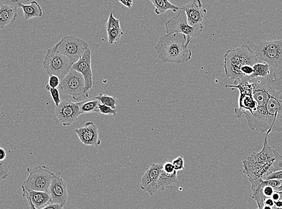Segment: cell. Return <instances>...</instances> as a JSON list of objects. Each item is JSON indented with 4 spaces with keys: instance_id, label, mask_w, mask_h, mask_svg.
Here are the masks:
<instances>
[{
    "instance_id": "6da1fadb",
    "label": "cell",
    "mask_w": 282,
    "mask_h": 209,
    "mask_svg": "<svg viewBox=\"0 0 282 209\" xmlns=\"http://www.w3.org/2000/svg\"><path fill=\"white\" fill-rule=\"evenodd\" d=\"M253 97L257 102L254 114L245 115L248 127L261 134H282V71L273 78L252 79Z\"/></svg>"
},
{
    "instance_id": "7a4b0ae2",
    "label": "cell",
    "mask_w": 282,
    "mask_h": 209,
    "mask_svg": "<svg viewBox=\"0 0 282 209\" xmlns=\"http://www.w3.org/2000/svg\"><path fill=\"white\" fill-rule=\"evenodd\" d=\"M155 49L164 63L182 64L190 61L192 55L191 49L188 48L187 36L182 33L161 36Z\"/></svg>"
},
{
    "instance_id": "3957f363",
    "label": "cell",
    "mask_w": 282,
    "mask_h": 209,
    "mask_svg": "<svg viewBox=\"0 0 282 209\" xmlns=\"http://www.w3.org/2000/svg\"><path fill=\"white\" fill-rule=\"evenodd\" d=\"M259 63L256 55L249 45L244 44L231 49L224 56V69L225 75L234 81V85L244 79L241 69L245 66H253Z\"/></svg>"
},
{
    "instance_id": "277c9868",
    "label": "cell",
    "mask_w": 282,
    "mask_h": 209,
    "mask_svg": "<svg viewBox=\"0 0 282 209\" xmlns=\"http://www.w3.org/2000/svg\"><path fill=\"white\" fill-rule=\"evenodd\" d=\"M265 136L264 147L259 152H254L243 161V172L250 181L263 179L269 172L275 161L274 149L268 143V136Z\"/></svg>"
},
{
    "instance_id": "5b68a950",
    "label": "cell",
    "mask_w": 282,
    "mask_h": 209,
    "mask_svg": "<svg viewBox=\"0 0 282 209\" xmlns=\"http://www.w3.org/2000/svg\"><path fill=\"white\" fill-rule=\"evenodd\" d=\"M254 53L260 63H265L270 68L282 71V37L256 43Z\"/></svg>"
},
{
    "instance_id": "8992f818",
    "label": "cell",
    "mask_w": 282,
    "mask_h": 209,
    "mask_svg": "<svg viewBox=\"0 0 282 209\" xmlns=\"http://www.w3.org/2000/svg\"><path fill=\"white\" fill-rule=\"evenodd\" d=\"M28 177L23 181L22 188L26 191L45 192L49 193L53 172L45 165L27 168Z\"/></svg>"
},
{
    "instance_id": "52a82bcc",
    "label": "cell",
    "mask_w": 282,
    "mask_h": 209,
    "mask_svg": "<svg viewBox=\"0 0 282 209\" xmlns=\"http://www.w3.org/2000/svg\"><path fill=\"white\" fill-rule=\"evenodd\" d=\"M42 64L49 77L56 75L61 81L71 70L73 65L66 56L57 51L55 45L46 51Z\"/></svg>"
},
{
    "instance_id": "ba28073f",
    "label": "cell",
    "mask_w": 282,
    "mask_h": 209,
    "mask_svg": "<svg viewBox=\"0 0 282 209\" xmlns=\"http://www.w3.org/2000/svg\"><path fill=\"white\" fill-rule=\"evenodd\" d=\"M252 191V198L257 202V209H282V192L270 187L267 180L262 181Z\"/></svg>"
},
{
    "instance_id": "9c48e42d",
    "label": "cell",
    "mask_w": 282,
    "mask_h": 209,
    "mask_svg": "<svg viewBox=\"0 0 282 209\" xmlns=\"http://www.w3.org/2000/svg\"><path fill=\"white\" fill-rule=\"evenodd\" d=\"M166 35L172 33H182L187 36L189 45L192 38H196L204 31V26L191 27L189 25L186 13L180 8L177 15L169 19L165 24Z\"/></svg>"
},
{
    "instance_id": "30bf717a",
    "label": "cell",
    "mask_w": 282,
    "mask_h": 209,
    "mask_svg": "<svg viewBox=\"0 0 282 209\" xmlns=\"http://www.w3.org/2000/svg\"><path fill=\"white\" fill-rule=\"evenodd\" d=\"M60 89L66 94L71 95L75 101L80 102L89 97L83 76L71 69L66 77L62 80Z\"/></svg>"
},
{
    "instance_id": "8fae6325",
    "label": "cell",
    "mask_w": 282,
    "mask_h": 209,
    "mask_svg": "<svg viewBox=\"0 0 282 209\" xmlns=\"http://www.w3.org/2000/svg\"><path fill=\"white\" fill-rule=\"evenodd\" d=\"M55 46L57 51L66 56L72 65L77 62L89 48L84 40L72 35L65 36Z\"/></svg>"
},
{
    "instance_id": "7c38bea8",
    "label": "cell",
    "mask_w": 282,
    "mask_h": 209,
    "mask_svg": "<svg viewBox=\"0 0 282 209\" xmlns=\"http://www.w3.org/2000/svg\"><path fill=\"white\" fill-rule=\"evenodd\" d=\"M55 111L56 117L65 127L74 124L81 115L77 102H72L69 99L63 100L55 107Z\"/></svg>"
},
{
    "instance_id": "4fadbf2b",
    "label": "cell",
    "mask_w": 282,
    "mask_h": 209,
    "mask_svg": "<svg viewBox=\"0 0 282 209\" xmlns=\"http://www.w3.org/2000/svg\"><path fill=\"white\" fill-rule=\"evenodd\" d=\"M51 196L50 204L66 205L69 198L67 184L61 176V172H54L49 190Z\"/></svg>"
},
{
    "instance_id": "5bb4252c",
    "label": "cell",
    "mask_w": 282,
    "mask_h": 209,
    "mask_svg": "<svg viewBox=\"0 0 282 209\" xmlns=\"http://www.w3.org/2000/svg\"><path fill=\"white\" fill-rule=\"evenodd\" d=\"M162 170V165L152 164L142 177L140 188L143 191L154 195L158 191V183Z\"/></svg>"
},
{
    "instance_id": "9a60e30c",
    "label": "cell",
    "mask_w": 282,
    "mask_h": 209,
    "mask_svg": "<svg viewBox=\"0 0 282 209\" xmlns=\"http://www.w3.org/2000/svg\"><path fill=\"white\" fill-rule=\"evenodd\" d=\"M187 16L189 25L198 27L202 25L207 14V9H204L203 4L200 0L188 2L181 8Z\"/></svg>"
},
{
    "instance_id": "2e32d148",
    "label": "cell",
    "mask_w": 282,
    "mask_h": 209,
    "mask_svg": "<svg viewBox=\"0 0 282 209\" xmlns=\"http://www.w3.org/2000/svg\"><path fill=\"white\" fill-rule=\"evenodd\" d=\"M22 1L0 0V29L12 24L18 18V9Z\"/></svg>"
},
{
    "instance_id": "e0dca14e",
    "label": "cell",
    "mask_w": 282,
    "mask_h": 209,
    "mask_svg": "<svg viewBox=\"0 0 282 209\" xmlns=\"http://www.w3.org/2000/svg\"><path fill=\"white\" fill-rule=\"evenodd\" d=\"M72 69L83 76L86 88L89 91L94 86L92 68V53L90 48L86 50L77 62L72 65Z\"/></svg>"
},
{
    "instance_id": "ac0fdd59",
    "label": "cell",
    "mask_w": 282,
    "mask_h": 209,
    "mask_svg": "<svg viewBox=\"0 0 282 209\" xmlns=\"http://www.w3.org/2000/svg\"><path fill=\"white\" fill-rule=\"evenodd\" d=\"M75 132L84 145L96 147L101 145L98 128L94 122H86L83 127L75 129Z\"/></svg>"
},
{
    "instance_id": "d6986e66",
    "label": "cell",
    "mask_w": 282,
    "mask_h": 209,
    "mask_svg": "<svg viewBox=\"0 0 282 209\" xmlns=\"http://www.w3.org/2000/svg\"><path fill=\"white\" fill-rule=\"evenodd\" d=\"M22 196L29 198L36 208H42L51 203V196L48 192L26 191L22 188Z\"/></svg>"
},
{
    "instance_id": "ffe728a7",
    "label": "cell",
    "mask_w": 282,
    "mask_h": 209,
    "mask_svg": "<svg viewBox=\"0 0 282 209\" xmlns=\"http://www.w3.org/2000/svg\"><path fill=\"white\" fill-rule=\"evenodd\" d=\"M20 8L22 9L26 20L33 18L41 17L43 10L37 2L33 1L29 3V1H22L20 3Z\"/></svg>"
},
{
    "instance_id": "44dd1931",
    "label": "cell",
    "mask_w": 282,
    "mask_h": 209,
    "mask_svg": "<svg viewBox=\"0 0 282 209\" xmlns=\"http://www.w3.org/2000/svg\"><path fill=\"white\" fill-rule=\"evenodd\" d=\"M178 181L177 171L168 174L162 170L158 183V191H164L165 189L173 188Z\"/></svg>"
},
{
    "instance_id": "7402d4cb",
    "label": "cell",
    "mask_w": 282,
    "mask_h": 209,
    "mask_svg": "<svg viewBox=\"0 0 282 209\" xmlns=\"http://www.w3.org/2000/svg\"><path fill=\"white\" fill-rule=\"evenodd\" d=\"M151 2L155 7V13L158 15L164 14L168 11L177 12L180 9L167 0H151Z\"/></svg>"
},
{
    "instance_id": "603a6c76",
    "label": "cell",
    "mask_w": 282,
    "mask_h": 209,
    "mask_svg": "<svg viewBox=\"0 0 282 209\" xmlns=\"http://www.w3.org/2000/svg\"><path fill=\"white\" fill-rule=\"evenodd\" d=\"M77 102L79 109H80L81 114L99 113V106L101 103L97 99H86V100Z\"/></svg>"
},
{
    "instance_id": "cb8c5ba5",
    "label": "cell",
    "mask_w": 282,
    "mask_h": 209,
    "mask_svg": "<svg viewBox=\"0 0 282 209\" xmlns=\"http://www.w3.org/2000/svg\"><path fill=\"white\" fill-rule=\"evenodd\" d=\"M253 74L251 76L250 80L258 78H267L270 75L271 71L269 65L265 63H258L253 66Z\"/></svg>"
},
{
    "instance_id": "d4e9b609",
    "label": "cell",
    "mask_w": 282,
    "mask_h": 209,
    "mask_svg": "<svg viewBox=\"0 0 282 209\" xmlns=\"http://www.w3.org/2000/svg\"><path fill=\"white\" fill-rule=\"evenodd\" d=\"M108 41L109 44L114 45L120 41L124 32L121 28L114 29L107 31Z\"/></svg>"
},
{
    "instance_id": "484cf974",
    "label": "cell",
    "mask_w": 282,
    "mask_h": 209,
    "mask_svg": "<svg viewBox=\"0 0 282 209\" xmlns=\"http://www.w3.org/2000/svg\"><path fill=\"white\" fill-rule=\"evenodd\" d=\"M95 98L98 99L102 104L109 106L114 109L116 108V99L112 96L100 93Z\"/></svg>"
},
{
    "instance_id": "4316f807",
    "label": "cell",
    "mask_w": 282,
    "mask_h": 209,
    "mask_svg": "<svg viewBox=\"0 0 282 209\" xmlns=\"http://www.w3.org/2000/svg\"><path fill=\"white\" fill-rule=\"evenodd\" d=\"M275 154V161L272 165L268 174L272 173V172H276L278 171H282V155L278 153L276 150H274Z\"/></svg>"
},
{
    "instance_id": "83f0119b",
    "label": "cell",
    "mask_w": 282,
    "mask_h": 209,
    "mask_svg": "<svg viewBox=\"0 0 282 209\" xmlns=\"http://www.w3.org/2000/svg\"><path fill=\"white\" fill-rule=\"evenodd\" d=\"M121 28L120 20L116 18L114 15V12H111L109 15L108 21L106 23V30H109Z\"/></svg>"
},
{
    "instance_id": "f1b7e54d",
    "label": "cell",
    "mask_w": 282,
    "mask_h": 209,
    "mask_svg": "<svg viewBox=\"0 0 282 209\" xmlns=\"http://www.w3.org/2000/svg\"><path fill=\"white\" fill-rule=\"evenodd\" d=\"M45 88L46 90L50 93L52 100L54 101L56 107H57L62 101L59 89L58 88H51L48 85H46Z\"/></svg>"
},
{
    "instance_id": "f546056e",
    "label": "cell",
    "mask_w": 282,
    "mask_h": 209,
    "mask_svg": "<svg viewBox=\"0 0 282 209\" xmlns=\"http://www.w3.org/2000/svg\"><path fill=\"white\" fill-rule=\"evenodd\" d=\"M99 113L104 115L116 116L117 112L116 109H112L109 106L101 104L99 106Z\"/></svg>"
},
{
    "instance_id": "4dcf8cb0",
    "label": "cell",
    "mask_w": 282,
    "mask_h": 209,
    "mask_svg": "<svg viewBox=\"0 0 282 209\" xmlns=\"http://www.w3.org/2000/svg\"><path fill=\"white\" fill-rule=\"evenodd\" d=\"M0 172H1V181L6 180L11 175L8 166L3 161H0Z\"/></svg>"
},
{
    "instance_id": "1f68e13d",
    "label": "cell",
    "mask_w": 282,
    "mask_h": 209,
    "mask_svg": "<svg viewBox=\"0 0 282 209\" xmlns=\"http://www.w3.org/2000/svg\"><path fill=\"white\" fill-rule=\"evenodd\" d=\"M184 159L182 156H179L175 159L173 162H172V164L174 165L175 170L177 172L184 170Z\"/></svg>"
},
{
    "instance_id": "d6a6232c",
    "label": "cell",
    "mask_w": 282,
    "mask_h": 209,
    "mask_svg": "<svg viewBox=\"0 0 282 209\" xmlns=\"http://www.w3.org/2000/svg\"><path fill=\"white\" fill-rule=\"evenodd\" d=\"M27 200L30 209H38L36 208L32 203L31 200L29 198H26ZM40 209H65L64 205L58 204H49L46 206Z\"/></svg>"
},
{
    "instance_id": "836d02e7",
    "label": "cell",
    "mask_w": 282,
    "mask_h": 209,
    "mask_svg": "<svg viewBox=\"0 0 282 209\" xmlns=\"http://www.w3.org/2000/svg\"><path fill=\"white\" fill-rule=\"evenodd\" d=\"M264 181L270 180H282V171H278L276 172H272V173L265 175L263 178Z\"/></svg>"
},
{
    "instance_id": "e575fe53",
    "label": "cell",
    "mask_w": 282,
    "mask_h": 209,
    "mask_svg": "<svg viewBox=\"0 0 282 209\" xmlns=\"http://www.w3.org/2000/svg\"><path fill=\"white\" fill-rule=\"evenodd\" d=\"M61 80L56 75H52L49 77L48 81V85L51 88H58L61 85Z\"/></svg>"
},
{
    "instance_id": "d590c367",
    "label": "cell",
    "mask_w": 282,
    "mask_h": 209,
    "mask_svg": "<svg viewBox=\"0 0 282 209\" xmlns=\"http://www.w3.org/2000/svg\"><path fill=\"white\" fill-rule=\"evenodd\" d=\"M162 170L168 174L174 173L176 171L172 162H169L162 165Z\"/></svg>"
},
{
    "instance_id": "8d00e7d4",
    "label": "cell",
    "mask_w": 282,
    "mask_h": 209,
    "mask_svg": "<svg viewBox=\"0 0 282 209\" xmlns=\"http://www.w3.org/2000/svg\"><path fill=\"white\" fill-rule=\"evenodd\" d=\"M119 3H121V4L124 5L125 7H127L128 9H131L132 7V5H133V2L132 1V0H130V1H119Z\"/></svg>"
},
{
    "instance_id": "74e56055",
    "label": "cell",
    "mask_w": 282,
    "mask_h": 209,
    "mask_svg": "<svg viewBox=\"0 0 282 209\" xmlns=\"http://www.w3.org/2000/svg\"><path fill=\"white\" fill-rule=\"evenodd\" d=\"M6 152L4 148H0V161H3L6 158Z\"/></svg>"
},
{
    "instance_id": "f35d334b",
    "label": "cell",
    "mask_w": 282,
    "mask_h": 209,
    "mask_svg": "<svg viewBox=\"0 0 282 209\" xmlns=\"http://www.w3.org/2000/svg\"><path fill=\"white\" fill-rule=\"evenodd\" d=\"M281 181V187L278 189V190L277 191H281L282 192V180H280Z\"/></svg>"
}]
</instances>
